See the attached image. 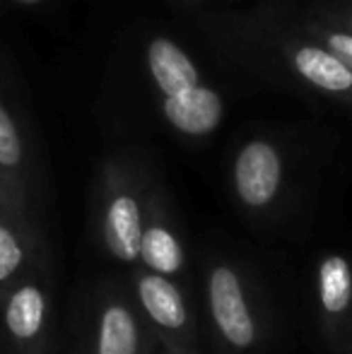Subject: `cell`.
I'll return each mask as SVG.
<instances>
[{"instance_id": "obj_1", "label": "cell", "mask_w": 352, "mask_h": 354, "mask_svg": "<svg viewBox=\"0 0 352 354\" xmlns=\"http://www.w3.org/2000/svg\"><path fill=\"white\" fill-rule=\"evenodd\" d=\"M145 227V207L138 196L136 178L123 162L104 167L102 239L106 251L121 263H136Z\"/></svg>"}, {"instance_id": "obj_2", "label": "cell", "mask_w": 352, "mask_h": 354, "mask_svg": "<svg viewBox=\"0 0 352 354\" xmlns=\"http://www.w3.org/2000/svg\"><path fill=\"white\" fill-rule=\"evenodd\" d=\"M285 183L282 149L268 138H249L232 162V186L249 210H266L277 201Z\"/></svg>"}, {"instance_id": "obj_3", "label": "cell", "mask_w": 352, "mask_h": 354, "mask_svg": "<svg viewBox=\"0 0 352 354\" xmlns=\"http://www.w3.org/2000/svg\"><path fill=\"white\" fill-rule=\"evenodd\" d=\"M51 301L37 280H19L0 299V323L12 354H41L46 347Z\"/></svg>"}, {"instance_id": "obj_4", "label": "cell", "mask_w": 352, "mask_h": 354, "mask_svg": "<svg viewBox=\"0 0 352 354\" xmlns=\"http://www.w3.org/2000/svg\"><path fill=\"white\" fill-rule=\"evenodd\" d=\"M282 61L302 84L335 102L352 104V68L314 37L299 32L282 39Z\"/></svg>"}, {"instance_id": "obj_5", "label": "cell", "mask_w": 352, "mask_h": 354, "mask_svg": "<svg viewBox=\"0 0 352 354\" xmlns=\"http://www.w3.org/2000/svg\"><path fill=\"white\" fill-rule=\"evenodd\" d=\"M207 308L215 330L234 350H249L256 345V318L246 297L244 280L234 268L217 263L207 275Z\"/></svg>"}, {"instance_id": "obj_6", "label": "cell", "mask_w": 352, "mask_h": 354, "mask_svg": "<svg viewBox=\"0 0 352 354\" xmlns=\"http://www.w3.org/2000/svg\"><path fill=\"white\" fill-rule=\"evenodd\" d=\"M136 292L142 311L162 330V335L172 337V345L181 354H186V345L191 340V313L183 292L169 277L157 272H140L136 277Z\"/></svg>"}, {"instance_id": "obj_7", "label": "cell", "mask_w": 352, "mask_h": 354, "mask_svg": "<svg viewBox=\"0 0 352 354\" xmlns=\"http://www.w3.org/2000/svg\"><path fill=\"white\" fill-rule=\"evenodd\" d=\"M157 102L165 123L183 138H207L225 121V99L205 80L188 92Z\"/></svg>"}, {"instance_id": "obj_8", "label": "cell", "mask_w": 352, "mask_h": 354, "mask_svg": "<svg viewBox=\"0 0 352 354\" xmlns=\"http://www.w3.org/2000/svg\"><path fill=\"white\" fill-rule=\"evenodd\" d=\"M145 68L157 99L176 97L203 82V73L191 58V53L167 34H157L147 41Z\"/></svg>"}, {"instance_id": "obj_9", "label": "cell", "mask_w": 352, "mask_h": 354, "mask_svg": "<svg viewBox=\"0 0 352 354\" xmlns=\"http://www.w3.org/2000/svg\"><path fill=\"white\" fill-rule=\"evenodd\" d=\"M147 205L150 207L145 212V227H142L140 256H138V261H142L145 270L172 277L176 272H181L183 261H186L183 246L174 234V229L162 217L157 196L147 198Z\"/></svg>"}, {"instance_id": "obj_10", "label": "cell", "mask_w": 352, "mask_h": 354, "mask_svg": "<svg viewBox=\"0 0 352 354\" xmlns=\"http://www.w3.org/2000/svg\"><path fill=\"white\" fill-rule=\"evenodd\" d=\"M142 330L133 308L121 299L102 304L94 321L92 354H140Z\"/></svg>"}, {"instance_id": "obj_11", "label": "cell", "mask_w": 352, "mask_h": 354, "mask_svg": "<svg viewBox=\"0 0 352 354\" xmlns=\"http://www.w3.org/2000/svg\"><path fill=\"white\" fill-rule=\"evenodd\" d=\"M34 258V243L24 217L0 212V294L24 280Z\"/></svg>"}, {"instance_id": "obj_12", "label": "cell", "mask_w": 352, "mask_h": 354, "mask_svg": "<svg viewBox=\"0 0 352 354\" xmlns=\"http://www.w3.org/2000/svg\"><path fill=\"white\" fill-rule=\"evenodd\" d=\"M316 289L324 316L343 318L352 306V266L348 258L340 253L321 258L316 270Z\"/></svg>"}, {"instance_id": "obj_13", "label": "cell", "mask_w": 352, "mask_h": 354, "mask_svg": "<svg viewBox=\"0 0 352 354\" xmlns=\"http://www.w3.org/2000/svg\"><path fill=\"white\" fill-rule=\"evenodd\" d=\"M24 171H27V147L15 121L12 111L0 99V174L12 186L24 191Z\"/></svg>"}, {"instance_id": "obj_14", "label": "cell", "mask_w": 352, "mask_h": 354, "mask_svg": "<svg viewBox=\"0 0 352 354\" xmlns=\"http://www.w3.org/2000/svg\"><path fill=\"white\" fill-rule=\"evenodd\" d=\"M302 32L314 37L326 48L335 53L348 68H352V32L338 24L335 19H319V22H306L302 24Z\"/></svg>"}, {"instance_id": "obj_15", "label": "cell", "mask_w": 352, "mask_h": 354, "mask_svg": "<svg viewBox=\"0 0 352 354\" xmlns=\"http://www.w3.org/2000/svg\"><path fill=\"white\" fill-rule=\"evenodd\" d=\"M0 212L24 217V191L12 186L3 174H0Z\"/></svg>"}, {"instance_id": "obj_16", "label": "cell", "mask_w": 352, "mask_h": 354, "mask_svg": "<svg viewBox=\"0 0 352 354\" xmlns=\"http://www.w3.org/2000/svg\"><path fill=\"white\" fill-rule=\"evenodd\" d=\"M331 19H335L338 24H343L345 29H350V32H352V5H348V8H343L340 12H335Z\"/></svg>"}, {"instance_id": "obj_17", "label": "cell", "mask_w": 352, "mask_h": 354, "mask_svg": "<svg viewBox=\"0 0 352 354\" xmlns=\"http://www.w3.org/2000/svg\"><path fill=\"white\" fill-rule=\"evenodd\" d=\"M12 3H17V5H24V8H34V5H41L44 0H12Z\"/></svg>"}, {"instance_id": "obj_18", "label": "cell", "mask_w": 352, "mask_h": 354, "mask_svg": "<svg viewBox=\"0 0 352 354\" xmlns=\"http://www.w3.org/2000/svg\"><path fill=\"white\" fill-rule=\"evenodd\" d=\"M0 299H3V294H0Z\"/></svg>"}]
</instances>
